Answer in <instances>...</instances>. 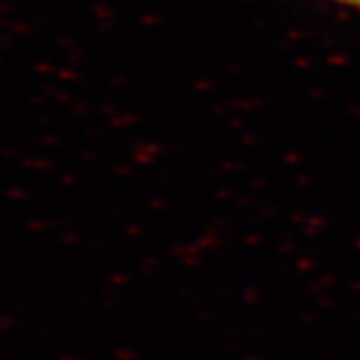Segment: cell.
<instances>
[{
	"mask_svg": "<svg viewBox=\"0 0 360 360\" xmlns=\"http://www.w3.org/2000/svg\"><path fill=\"white\" fill-rule=\"evenodd\" d=\"M332 3H339V5H347L356 11H360V0H332Z\"/></svg>",
	"mask_w": 360,
	"mask_h": 360,
	"instance_id": "obj_1",
	"label": "cell"
}]
</instances>
